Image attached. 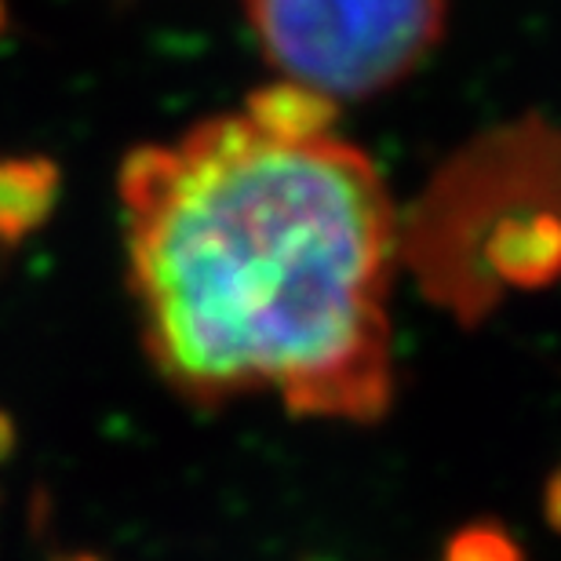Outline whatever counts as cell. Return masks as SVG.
<instances>
[{"label":"cell","instance_id":"cell-8","mask_svg":"<svg viewBox=\"0 0 561 561\" xmlns=\"http://www.w3.org/2000/svg\"><path fill=\"white\" fill-rule=\"evenodd\" d=\"M66 561H99V558H88V554H81V558H66Z\"/></svg>","mask_w":561,"mask_h":561},{"label":"cell","instance_id":"cell-6","mask_svg":"<svg viewBox=\"0 0 561 561\" xmlns=\"http://www.w3.org/2000/svg\"><path fill=\"white\" fill-rule=\"evenodd\" d=\"M11 448H15V423H11L8 412H0V459H4Z\"/></svg>","mask_w":561,"mask_h":561},{"label":"cell","instance_id":"cell-5","mask_svg":"<svg viewBox=\"0 0 561 561\" xmlns=\"http://www.w3.org/2000/svg\"><path fill=\"white\" fill-rule=\"evenodd\" d=\"M547 518L561 533V470L551 478V485H547Z\"/></svg>","mask_w":561,"mask_h":561},{"label":"cell","instance_id":"cell-2","mask_svg":"<svg viewBox=\"0 0 561 561\" xmlns=\"http://www.w3.org/2000/svg\"><path fill=\"white\" fill-rule=\"evenodd\" d=\"M285 84L343 103L387 92L445 33L448 0H244Z\"/></svg>","mask_w":561,"mask_h":561},{"label":"cell","instance_id":"cell-4","mask_svg":"<svg viewBox=\"0 0 561 561\" xmlns=\"http://www.w3.org/2000/svg\"><path fill=\"white\" fill-rule=\"evenodd\" d=\"M445 561H525V554L496 525H470L448 543Z\"/></svg>","mask_w":561,"mask_h":561},{"label":"cell","instance_id":"cell-3","mask_svg":"<svg viewBox=\"0 0 561 561\" xmlns=\"http://www.w3.org/2000/svg\"><path fill=\"white\" fill-rule=\"evenodd\" d=\"M59 201V168L48 157H0V249L41 230Z\"/></svg>","mask_w":561,"mask_h":561},{"label":"cell","instance_id":"cell-1","mask_svg":"<svg viewBox=\"0 0 561 561\" xmlns=\"http://www.w3.org/2000/svg\"><path fill=\"white\" fill-rule=\"evenodd\" d=\"M121 201L142 343L179 394L346 423L390 409L398 222L357 146L211 117L131 153Z\"/></svg>","mask_w":561,"mask_h":561},{"label":"cell","instance_id":"cell-7","mask_svg":"<svg viewBox=\"0 0 561 561\" xmlns=\"http://www.w3.org/2000/svg\"><path fill=\"white\" fill-rule=\"evenodd\" d=\"M8 26V0H0V33Z\"/></svg>","mask_w":561,"mask_h":561}]
</instances>
